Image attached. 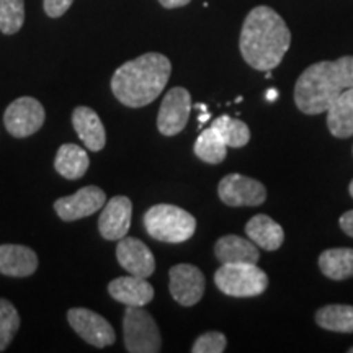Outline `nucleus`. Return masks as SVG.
Returning a JSON list of instances; mask_svg holds the SVG:
<instances>
[{
	"instance_id": "obj_13",
	"label": "nucleus",
	"mask_w": 353,
	"mask_h": 353,
	"mask_svg": "<svg viewBox=\"0 0 353 353\" xmlns=\"http://www.w3.org/2000/svg\"><path fill=\"white\" fill-rule=\"evenodd\" d=\"M132 203L128 196H113L105 203L99 218V231L107 241H120L131 228Z\"/></svg>"
},
{
	"instance_id": "obj_32",
	"label": "nucleus",
	"mask_w": 353,
	"mask_h": 353,
	"mask_svg": "<svg viewBox=\"0 0 353 353\" xmlns=\"http://www.w3.org/2000/svg\"><path fill=\"white\" fill-rule=\"evenodd\" d=\"M265 97H267V100H268V101H273V100H276L278 92L275 90V88H270V90H268L267 94H265Z\"/></svg>"
},
{
	"instance_id": "obj_10",
	"label": "nucleus",
	"mask_w": 353,
	"mask_h": 353,
	"mask_svg": "<svg viewBox=\"0 0 353 353\" xmlns=\"http://www.w3.org/2000/svg\"><path fill=\"white\" fill-rule=\"evenodd\" d=\"M172 298L185 307L195 306L205 294L206 280L200 268L190 263L174 265L169 272Z\"/></svg>"
},
{
	"instance_id": "obj_25",
	"label": "nucleus",
	"mask_w": 353,
	"mask_h": 353,
	"mask_svg": "<svg viewBox=\"0 0 353 353\" xmlns=\"http://www.w3.org/2000/svg\"><path fill=\"white\" fill-rule=\"evenodd\" d=\"M211 126L219 132V136L226 143L228 148H244L245 144H249L250 130L242 120L223 114V117L216 118L211 123Z\"/></svg>"
},
{
	"instance_id": "obj_3",
	"label": "nucleus",
	"mask_w": 353,
	"mask_h": 353,
	"mask_svg": "<svg viewBox=\"0 0 353 353\" xmlns=\"http://www.w3.org/2000/svg\"><path fill=\"white\" fill-rule=\"evenodd\" d=\"M353 87V56L321 61L301 72L294 85V103L304 114H321Z\"/></svg>"
},
{
	"instance_id": "obj_18",
	"label": "nucleus",
	"mask_w": 353,
	"mask_h": 353,
	"mask_svg": "<svg viewBox=\"0 0 353 353\" xmlns=\"http://www.w3.org/2000/svg\"><path fill=\"white\" fill-rule=\"evenodd\" d=\"M214 255L221 263H257L260 260L259 247L250 239L234 234L219 237L214 244Z\"/></svg>"
},
{
	"instance_id": "obj_35",
	"label": "nucleus",
	"mask_w": 353,
	"mask_h": 353,
	"mask_svg": "<svg viewBox=\"0 0 353 353\" xmlns=\"http://www.w3.org/2000/svg\"><path fill=\"white\" fill-rule=\"evenodd\" d=\"M348 353H353V347H352V348H348Z\"/></svg>"
},
{
	"instance_id": "obj_22",
	"label": "nucleus",
	"mask_w": 353,
	"mask_h": 353,
	"mask_svg": "<svg viewBox=\"0 0 353 353\" xmlns=\"http://www.w3.org/2000/svg\"><path fill=\"white\" fill-rule=\"evenodd\" d=\"M319 268L329 280L343 281L353 276V249L339 247L327 249L321 254Z\"/></svg>"
},
{
	"instance_id": "obj_17",
	"label": "nucleus",
	"mask_w": 353,
	"mask_h": 353,
	"mask_svg": "<svg viewBox=\"0 0 353 353\" xmlns=\"http://www.w3.org/2000/svg\"><path fill=\"white\" fill-rule=\"evenodd\" d=\"M74 130L87 149L99 152L107 144V132L100 117L88 107H77L72 113Z\"/></svg>"
},
{
	"instance_id": "obj_29",
	"label": "nucleus",
	"mask_w": 353,
	"mask_h": 353,
	"mask_svg": "<svg viewBox=\"0 0 353 353\" xmlns=\"http://www.w3.org/2000/svg\"><path fill=\"white\" fill-rule=\"evenodd\" d=\"M74 0H44V12L51 19H59L72 6Z\"/></svg>"
},
{
	"instance_id": "obj_33",
	"label": "nucleus",
	"mask_w": 353,
	"mask_h": 353,
	"mask_svg": "<svg viewBox=\"0 0 353 353\" xmlns=\"http://www.w3.org/2000/svg\"><path fill=\"white\" fill-rule=\"evenodd\" d=\"M208 120H210V112H203L200 114V118H198V121H200V123H205V121H208Z\"/></svg>"
},
{
	"instance_id": "obj_23",
	"label": "nucleus",
	"mask_w": 353,
	"mask_h": 353,
	"mask_svg": "<svg viewBox=\"0 0 353 353\" xmlns=\"http://www.w3.org/2000/svg\"><path fill=\"white\" fill-rule=\"evenodd\" d=\"M316 324L330 332H353V306L350 304H327L314 316Z\"/></svg>"
},
{
	"instance_id": "obj_12",
	"label": "nucleus",
	"mask_w": 353,
	"mask_h": 353,
	"mask_svg": "<svg viewBox=\"0 0 353 353\" xmlns=\"http://www.w3.org/2000/svg\"><path fill=\"white\" fill-rule=\"evenodd\" d=\"M107 203L105 192L95 185L77 190V193L56 200L54 210L63 221H77L92 216Z\"/></svg>"
},
{
	"instance_id": "obj_24",
	"label": "nucleus",
	"mask_w": 353,
	"mask_h": 353,
	"mask_svg": "<svg viewBox=\"0 0 353 353\" xmlns=\"http://www.w3.org/2000/svg\"><path fill=\"white\" fill-rule=\"evenodd\" d=\"M193 149L195 156L206 164H221L228 156V145L213 126L200 132Z\"/></svg>"
},
{
	"instance_id": "obj_4",
	"label": "nucleus",
	"mask_w": 353,
	"mask_h": 353,
	"mask_svg": "<svg viewBox=\"0 0 353 353\" xmlns=\"http://www.w3.org/2000/svg\"><path fill=\"white\" fill-rule=\"evenodd\" d=\"M144 228L152 239L180 244L195 234L196 219L180 206L156 205L145 211Z\"/></svg>"
},
{
	"instance_id": "obj_30",
	"label": "nucleus",
	"mask_w": 353,
	"mask_h": 353,
	"mask_svg": "<svg viewBox=\"0 0 353 353\" xmlns=\"http://www.w3.org/2000/svg\"><path fill=\"white\" fill-rule=\"evenodd\" d=\"M339 224H341V229L347 234V236L353 237V210L343 213L341 216V219H339Z\"/></svg>"
},
{
	"instance_id": "obj_5",
	"label": "nucleus",
	"mask_w": 353,
	"mask_h": 353,
	"mask_svg": "<svg viewBox=\"0 0 353 353\" xmlns=\"http://www.w3.org/2000/svg\"><path fill=\"white\" fill-rule=\"evenodd\" d=\"M214 283L226 296L255 298L268 286V276L257 263H221Z\"/></svg>"
},
{
	"instance_id": "obj_1",
	"label": "nucleus",
	"mask_w": 353,
	"mask_h": 353,
	"mask_svg": "<svg viewBox=\"0 0 353 353\" xmlns=\"http://www.w3.org/2000/svg\"><path fill=\"white\" fill-rule=\"evenodd\" d=\"M290 44V28L273 8L259 6L245 17L239 48L250 68L263 72L278 68L288 52Z\"/></svg>"
},
{
	"instance_id": "obj_21",
	"label": "nucleus",
	"mask_w": 353,
	"mask_h": 353,
	"mask_svg": "<svg viewBox=\"0 0 353 353\" xmlns=\"http://www.w3.org/2000/svg\"><path fill=\"white\" fill-rule=\"evenodd\" d=\"M88 154L77 144H63L54 159L57 174L68 180H79L85 175L88 169Z\"/></svg>"
},
{
	"instance_id": "obj_15",
	"label": "nucleus",
	"mask_w": 353,
	"mask_h": 353,
	"mask_svg": "<svg viewBox=\"0 0 353 353\" xmlns=\"http://www.w3.org/2000/svg\"><path fill=\"white\" fill-rule=\"evenodd\" d=\"M108 293L118 303L126 306H145L152 301L154 288L145 278L128 275L110 281Z\"/></svg>"
},
{
	"instance_id": "obj_7",
	"label": "nucleus",
	"mask_w": 353,
	"mask_h": 353,
	"mask_svg": "<svg viewBox=\"0 0 353 353\" xmlns=\"http://www.w3.org/2000/svg\"><path fill=\"white\" fill-rule=\"evenodd\" d=\"M44 118L46 113L37 99L20 97L7 107L3 123L13 138H28L41 130Z\"/></svg>"
},
{
	"instance_id": "obj_26",
	"label": "nucleus",
	"mask_w": 353,
	"mask_h": 353,
	"mask_svg": "<svg viewBox=\"0 0 353 353\" xmlns=\"http://www.w3.org/2000/svg\"><path fill=\"white\" fill-rule=\"evenodd\" d=\"M25 21L23 0H0V32L3 34L19 33Z\"/></svg>"
},
{
	"instance_id": "obj_28",
	"label": "nucleus",
	"mask_w": 353,
	"mask_h": 353,
	"mask_svg": "<svg viewBox=\"0 0 353 353\" xmlns=\"http://www.w3.org/2000/svg\"><path fill=\"white\" fill-rule=\"evenodd\" d=\"M228 341L221 332H206L200 335L193 343V353H223L226 350Z\"/></svg>"
},
{
	"instance_id": "obj_6",
	"label": "nucleus",
	"mask_w": 353,
	"mask_h": 353,
	"mask_svg": "<svg viewBox=\"0 0 353 353\" xmlns=\"http://www.w3.org/2000/svg\"><path fill=\"white\" fill-rule=\"evenodd\" d=\"M126 350L131 353H157L161 352V332L143 306H128L123 319Z\"/></svg>"
},
{
	"instance_id": "obj_19",
	"label": "nucleus",
	"mask_w": 353,
	"mask_h": 353,
	"mask_svg": "<svg viewBox=\"0 0 353 353\" xmlns=\"http://www.w3.org/2000/svg\"><path fill=\"white\" fill-rule=\"evenodd\" d=\"M245 234L255 245L263 250H268V252L280 249L285 241L283 228L267 214L254 216L245 224Z\"/></svg>"
},
{
	"instance_id": "obj_11",
	"label": "nucleus",
	"mask_w": 353,
	"mask_h": 353,
	"mask_svg": "<svg viewBox=\"0 0 353 353\" xmlns=\"http://www.w3.org/2000/svg\"><path fill=\"white\" fill-rule=\"evenodd\" d=\"M68 321L76 332L90 345L103 348L114 343L117 334L103 316L85 307H74L68 312Z\"/></svg>"
},
{
	"instance_id": "obj_31",
	"label": "nucleus",
	"mask_w": 353,
	"mask_h": 353,
	"mask_svg": "<svg viewBox=\"0 0 353 353\" xmlns=\"http://www.w3.org/2000/svg\"><path fill=\"white\" fill-rule=\"evenodd\" d=\"M159 2H161V6L165 8H179L188 6L192 0H159Z\"/></svg>"
},
{
	"instance_id": "obj_16",
	"label": "nucleus",
	"mask_w": 353,
	"mask_h": 353,
	"mask_svg": "<svg viewBox=\"0 0 353 353\" xmlns=\"http://www.w3.org/2000/svg\"><path fill=\"white\" fill-rule=\"evenodd\" d=\"M38 268V255L26 245H0V273L7 276L25 278Z\"/></svg>"
},
{
	"instance_id": "obj_20",
	"label": "nucleus",
	"mask_w": 353,
	"mask_h": 353,
	"mask_svg": "<svg viewBox=\"0 0 353 353\" xmlns=\"http://www.w3.org/2000/svg\"><path fill=\"white\" fill-rule=\"evenodd\" d=\"M327 126L335 138L353 136V87L343 92L327 110Z\"/></svg>"
},
{
	"instance_id": "obj_27",
	"label": "nucleus",
	"mask_w": 353,
	"mask_h": 353,
	"mask_svg": "<svg viewBox=\"0 0 353 353\" xmlns=\"http://www.w3.org/2000/svg\"><path fill=\"white\" fill-rule=\"evenodd\" d=\"M20 329V316L15 306L7 299H0V352L10 345Z\"/></svg>"
},
{
	"instance_id": "obj_34",
	"label": "nucleus",
	"mask_w": 353,
	"mask_h": 353,
	"mask_svg": "<svg viewBox=\"0 0 353 353\" xmlns=\"http://www.w3.org/2000/svg\"><path fill=\"white\" fill-rule=\"evenodd\" d=\"M348 192H350V196L353 198V180L350 182V187H348Z\"/></svg>"
},
{
	"instance_id": "obj_8",
	"label": "nucleus",
	"mask_w": 353,
	"mask_h": 353,
	"mask_svg": "<svg viewBox=\"0 0 353 353\" xmlns=\"http://www.w3.org/2000/svg\"><path fill=\"white\" fill-rule=\"evenodd\" d=\"M218 195L224 205L242 208L262 205L267 200V190L259 180L241 174H229L219 182Z\"/></svg>"
},
{
	"instance_id": "obj_14",
	"label": "nucleus",
	"mask_w": 353,
	"mask_h": 353,
	"mask_svg": "<svg viewBox=\"0 0 353 353\" xmlns=\"http://www.w3.org/2000/svg\"><path fill=\"white\" fill-rule=\"evenodd\" d=\"M118 262L130 275L148 278L156 270V259L148 245L136 237H123L117 245Z\"/></svg>"
},
{
	"instance_id": "obj_2",
	"label": "nucleus",
	"mask_w": 353,
	"mask_h": 353,
	"mask_svg": "<svg viewBox=\"0 0 353 353\" xmlns=\"http://www.w3.org/2000/svg\"><path fill=\"white\" fill-rule=\"evenodd\" d=\"M170 74L172 64L169 57L161 52H145L114 70L112 92L118 101L126 107H145L162 94Z\"/></svg>"
},
{
	"instance_id": "obj_9",
	"label": "nucleus",
	"mask_w": 353,
	"mask_h": 353,
	"mask_svg": "<svg viewBox=\"0 0 353 353\" xmlns=\"http://www.w3.org/2000/svg\"><path fill=\"white\" fill-rule=\"evenodd\" d=\"M192 112V95L187 88L174 87L167 92L157 114V130L164 136H176L187 126Z\"/></svg>"
}]
</instances>
